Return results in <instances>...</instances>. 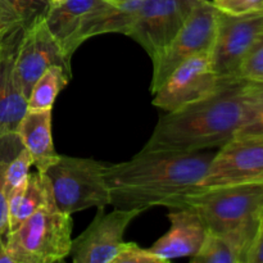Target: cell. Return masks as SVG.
<instances>
[{"label":"cell","instance_id":"obj_14","mask_svg":"<svg viewBox=\"0 0 263 263\" xmlns=\"http://www.w3.org/2000/svg\"><path fill=\"white\" fill-rule=\"evenodd\" d=\"M170 230L159 238L151 251L164 263L198 253L207 235V228L199 213L192 207L174 208L168 213Z\"/></svg>","mask_w":263,"mask_h":263},{"label":"cell","instance_id":"obj_20","mask_svg":"<svg viewBox=\"0 0 263 263\" xmlns=\"http://www.w3.org/2000/svg\"><path fill=\"white\" fill-rule=\"evenodd\" d=\"M49 204H55V202H54L53 192H51L48 176L39 171L31 172L17 215L9 226V234L17 230L28 217L37 212L40 208Z\"/></svg>","mask_w":263,"mask_h":263},{"label":"cell","instance_id":"obj_28","mask_svg":"<svg viewBox=\"0 0 263 263\" xmlns=\"http://www.w3.org/2000/svg\"><path fill=\"white\" fill-rule=\"evenodd\" d=\"M20 25L22 26V23L13 8L7 0H0V40Z\"/></svg>","mask_w":263,"mask_h":263},{"label":"cell","instance_id":"obj_23","mask_svg":"<svg viewBox=\"0 0 263 263\" xmlns=\"http://www.w3.org/2000/svg\"><path fill=\"white\" fill-rule=\"evenodd\" d=\"M31 166H33L32 158H31L27 149L22 146L21 151L10 159V162L7 166V170H5V194H10L13 190L27 184L28 176L31 174Z\"/></svg>","mask_w":263,"mask_h":263},{"label":"cell","instance_id":"obj_3","mask_svg":"<svg viewBox=\"0 0 263 263\" xmlns=\"http://www.w3.org/2000/svg\"><path fill=\"white\" fill-rule=\"evenodd\" d=\"M71 248L72 215L49 204L9 234L0 249V263L62 262Z\"/></svg>","mask_w":263,"mask_h":263},{"label":"cell","instance_id":"obj_25","mask_svg":"<svg viewBox=\"0 0 263 263\" xmlns=\"http://www.w3.org/2000/svg\"><path fill=\"white\" fill-rule=\"evenodd\" d=\"M240 77L263 82V32L249 49L240 67Z\"/></svg>","mask_w":263,"mask_h":263},{"label":"cell","instance_id":"obj_16","mask_svg":"<svg viewBox=\"0 0 263 263\" xmlns=\"http://www.w3.org/2000/svg\"><path fill=\"white\" fill-rule=\"evenodd\" d=\"M258 218L226 233H207L193 263H247Z\"/></svg>","mask_w":263,"mask_h":263},{"label":"cell","instance_id":"obj_33","mask_svg":"<svg viewBox=\"0 0 263 263\" xmlns=\"http://www.w3.org/2000/svg\"><path fill=\"white\" fill-rule=\"evenodd\" d=\"M212 2H217V0H212Z\"/></svg>","mask_w":263,"mask_h":263},{"label":"cell","instance_id":"obj_6","mask_svg":"<svg viewBox=\"0 0 263 263\" xmlns=\"http://www.w3.org/2000/svg\"><path fill=\"white\" fill-rule=\"evenodd\" d=\"M218 12L211 0H198L189 17L168 46L154 59L151 92L154 94L181 63L200 54H210L215 41Z\"/></svg>","mask_w":263,"mask_h":263},{"label":"cell","instance_id":"obj_2","mask_svg":"<svg viewBox=\"0 0 263 263\" xmlns=\"http://www.w3.org/2000/svg\"><path fill=\"white\" fill-rule=\"evenodd\" d=\"M256 81L223 80L198 102L166 112L144 149L200 152L221 148L235 138L253 97Z\"/></svg>","mask_w":263,"mask_h":263},{"label":"cell","instance_id":"obj_15","mask_svg":"<svg viewBox=\"0 0 263 263\" xmlns=\"http://www.w3.org/2000/svg\"><path fill=\"white\" fill-rule=\"evenodd\" d=\"M110 4L105 0H63L49 7L44 20L69 59L82 45L80 36L85 22Z\"/></svg>","mask_w":263,"mask_h":263},{"label":"cell","instance_id":"obj_26","mask_svg":"<svg viewBox=\"0 0 263 263\" xmlns=\"http://www.w3.org/2000/svg\"><path fill=\"white\" fill-rule=\"evenodd\" d=\"M113 263H164L149 248H141L136 243H126L121 246L120 252Z\"/></svg>","mask_w":263,"mask_h":263},{"label":"cell","instance_id":"obj_24","mask_svg":"<svg viewBox=\"0 0 263 263\" xmlns=\"http://www.w3.org/2000/svg\"><path fill=\"white\" fill-rule=\"evenodd\" d=\"M20 18L23 28L45 17L50 2L49 0H7Z\"/></svg>","mask_w":263,"mask_h":263},{"label":"cell","instance_id":"obj_18","mask_svg":"<svg viewBox=\"0 0 263 263\" xmlns=\"http://www.w3.org/2000/svg\"><path fill=\"white\" fill-rule=\"evenodd\" d=\"M144 2L146 0H121L92 14L82 27L81 43L104 33H123Z\"/></svg>","mask_w":263,"mask_h":263},{"label":"cell","instance_id":"obj_10","mask_svg":"<svg viewBox=\"0 0 263 263\" xmlns=\"http://www.w3.org/2000/svg\"><path fill=\"white\" fill-rule=\"evenodd\" d=\"M218 149L200 182L202 189L263 181V138H234Z\"/></svg>","mask_w":263,"mask_h":263},{"label":"cell","instance_id":"obj_31","mask_svg":"<svg viewBox=\"0 0 263 263\" xmlns=\"http://www.w3.org/2000/svg\"><path fill=\"white\" fill-rule=\"evenodd\" d=\"M49 2H50V5H53V4H57V3L63 2V0H49Z\"/></svg>","mask_w":263,"mask_h":263},{"label":"cell","instance_id":"obj_30","mask_svg":"<svg viewBox=\"0 0 263 263\" xmlns=\"http://www.w3.org/2000/svg\"><path fill=\"white\" fill-rule=\"evenodd\" d=\"M21 26V25H20ZM13 30H14V28H13ZM8 36V35H7ZM7 36H5V37H7ZM5 37H3L2 40H0V64H2V53H3V44H4V40H5Z\"/></svg>","mask_w":263,"mask_h":263},{"label":"cell","instance_id":"obj_27","mask_svg":"<svg viewBox=\"0 0 263 263\" xmlns=\"http://www.w3.org/2000/svg\"><path fill=\"white\" fill-rule=\"evenodd\" d=\"M213 4L218 10L228 14L240 15L263 12V0H217Z\"/></svg>","mask_w":263,"mask_h":263},{"label":"cell","instance_id":"obj_19","mask_svg":"<svg viewBox=\"0 0 263 263\" xmlns=\"http://www.w3.org/2000/svg\"><path fill=\"white\" fill-rule=\"evenodd\" d=\"M72 72L61 66H51L33 84L27 98L28 112L51 110L59 92L67 86Z\"/></svg>","mask_w":263,"mask_h":263},{"label":"cell","instance_id":"obj_9","mask_svg":"<svg viewBox=\"0 0 263 263\" xmlns=\"http://www.w3.org/2000/svg\"><path fill=\"white\" fill-rule=\"evenodd\" d=\"M143 208H115L98 213L86 230L72 240L71 256L74 263H113L123 244V236L130 223L144 212Z\"/></svg>","mask_w":263,"mask_h":263},{"label":"cell","instance_id":"obj_22","mask_svg":"<svg viewBox=\"0 0 263 263\" xmlns=\"http://www.w3.org/2000/svg\"><path fill=\"white\" fill-rule=\"evenodd\" d=\"M235 138H263V82H256L246 120Z\"/></svg>","mask_w":263,"mask_h":263},{"label":"cell","instance_id":"obj_11","mask_svg":"<svg viewBox=\"0 0 263 263\" xmlns=\"http://www.w3.org/2000/svg\"><path fill=\"white\" fill-rule=\"evenodd\" d=\"M220 82L210 54H200L180 64L154 92L152 103L164 112H172L210 95Z\"/></svg>","mask_w":263,"mask_h":263},{"label":"cell","instance_id":"obj_7","mask_svg":"<svg viewBox=\"0 0 263 263\" xmlns=\"http://www.w3.org/2000/svg\"><path fill=\"white\" fill-rule=\"evenodd\" d=\"M262 32L263 12L240 15L218 12L210 59L220 81L240 77L244 58Z\"/></svg>","mask_w":263,"mask_h":263},{"label":"cell","instance_id":"obj_13","mask_svg":"<svg viewBox=\"0 0 263 263\" xmlns=\"http://www.w3.org/2000/svg\"><path fill=\"white\" fill-rule=\"evenodd\" d=\"M23 26L10 31L3 44L0 64V138L17 134L27 113V97L15 72V53L22 36Z\"/></svg>","mask_w":263,"mask_h":263},{"label":"cell","instance_id":"obj_1","mask_svg":"<svg viewBox=\"0 0 263 263\" xmlns=\"http://www.w3.org/2000/svg\"><path fill=\"white\" fill-rule=\"evenodd\" d=\"M215 152L141 149L130 161L109 163L105 181L115 208L187 207L190 195L202 190L200 182Z\"/></svg>","mask_w":263,"mask_h":263},{"label":"cell","instance_id":"obj_5","mask_svg":"<svg viewBox=\"0 0 263 263\" xmlns=\"http://www.w3.org/2000/svg\"><path fill=\"white\" fill-rule=\"evenodd\" d=\"M208 233H226L253 222L263 207V181L207 187L190 195Z\"/></svg>","mask_w":263,"mask_h":263},{"label":"cell","instance_id":"obj_17","mask_svg":"<svg viewBox=\"0 0 263 263\" xmlns=\"http://www.w3.org/2000/svg\"><path fill=\"white\" fill-rule=\"evenodd\" d=\"M17 135L23 148L32 158L36 171L45 174L59 158L53 143L51 134V110L28 112L23 117Z\"/></svg>","mask_w":263,"mask_h":263},{"label":"cell","instance_id":"obj_4","mask_svg":"<svg viewBox=\"0 0 263 263\" xmlns=\"http://www.w3.org/2000/svg\"><path fill=\"white\" fill-rule=\"evenodd\" d=\"M109 163L92 158L62 156L45 175L50 182L55 205L62 212L73 215L89 208L110 205L105 181Z\"/></svg>","mask_w":263,"mask_h":263},{"label":"cell","instance_id":"obj_8","mask_svg":"<svg viewBox=\"0 0 263 263\" xmlns=\"http://www.w3.org/2000/svg\"><path fill=\"white\" fill-rule=\"evenodd\" d=\"M198 0H146L123 35L134 39L154 59L171 44Z\"/></svg>","mask_w":263,"mask_h":263},{"label":"cell","instance_id":"obj_12","mask_svg":"<svg viewBox=\"0 0 263 263\" xmlns=\"http://www.w3.org/2000/svg\"><path fill=\"white\" fill-rule=\"evenodd\" d=\"M14 66L23 91L28 98L33 84L46 69L51 66H61L71 71V59L51 35L45 20L41 18L23 28Z\"/></svg>","mask_w":263,"mask_h":263},{"label":"cell","instance_id":"obj_21","mask_svg":"<svg viewBox=\"0 0 263 263\" xmlns=\"http://www.w3.org/2000/svg\"><path fill=\"white\" fill-rule=\"evenodd\" d=\"M20 138L17 134H10L0 138V249L4 247L8 236H9V226H8V208L7 194H5L4 176L5 170L10 159L22 148Z\"/></svg>","mask_w":263,"mask_h":263},{"label":"cell","instance_id":"obj_32","mask_svg":"<svg viewBox=\"0 0 263 263\" xmlns=\"http://www.w3.org/2000/svg\"><path fill=\"white\" fill-rule=\"evenodd\" d=\"M105 2H108V3H117V2H121V0H105Z\"/></svg>","mask_w":263,"mask_h":263},{"label":"cell","instance_id":"obj_29","mask_svg":"<svg viewBox=\"0 0 263 263\" xmlns=\"http://www.w3.org/2000/svg\"><path fill=\"white\" fill-rule=\"evenodd\" d=\"M247 263H263V207L259 211L256 235L249 249Z\"/></svg>","mask_w":263,"mask_h":263}]
</instances>
